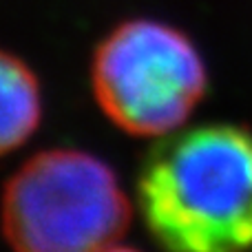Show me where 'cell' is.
Returning <instances> with one entry per match:
<instances>
[{"label":"cell","mask_w":252,"mask_h":252,"mask_svg":"<svg viewBox=\"0 0 252 252\" xmlns=\"http://www.w3.org/2000/svg\"><path fill=\"white\" fill-rule=\"evenodd\" d=\"M135 197L164 252H252V130L201 124L159 137Z\"/></svg>","instance_id":"cell-1"},{"label":"cell","mask_w":252,"mask_h":252,"mask_svg":"<svg viewBox=\"0 0 252 252\" xmlns=\"http://www.w3.org/2000/svg\"><path fill=\"white\" fill-rule=\"evenodd\" d=\"M133 206L109 161L82 148L25 159L0 190L11 252H102L126 235Z\"/></svg>","instance_id":"cell-2"},{"label":"cell","mask_w":252,"mask_h":252,"mask_svg":"<svg viewBox=\"0 0 252 252\" xmlns=\"http://www.w3.org/2000/svg\"><path fill=\"white\" fill-rule=\"evenodd\" d=\"M91 91L106 120L133 137H166L208 93V66L186 31L164 20L115 25L91 56Z\"/></svg>","instance_id":"cell-3"},{"label":"cell","mask_w":252,"mask_h":252,"mask_svg":"<svg viewBox=\"0 0 252 252\" xmlns=\"http://www.w3.org/2000/svg\"><path fill=\"white\" fill-rule=\"evenodd\" d=\"M42 84L20 56L0 49V157L25 146L42 124Z\"/></svg>","instance_id":"cell-4"},{"label":"cell","mask_w":252,"mask_h":252,"mask_svg":"<svg viewBox=\"0 0 252 252\" xmlns=\"http://www.w3.org/2000/svg\"><path fill=\"white\" fill-rule=\"evenodd\" d=\"M102 252H139V250H133V248H122V246H111V248L102 250Z\"/></svg>","instance_id":"cell-5"}]
</instances>
